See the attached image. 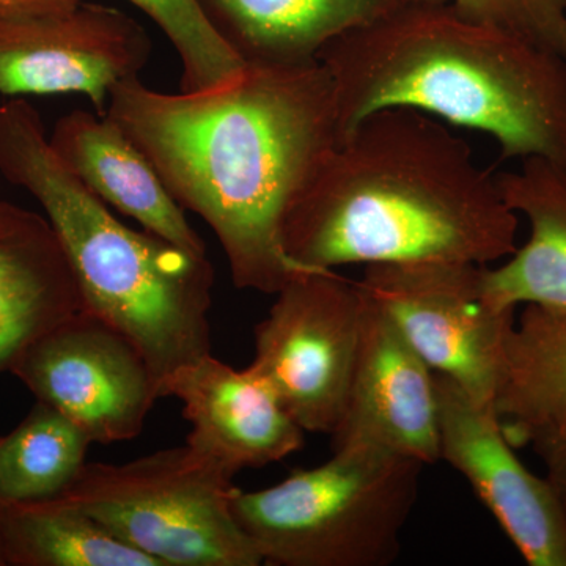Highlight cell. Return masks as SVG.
I'll list each match as a JSON object with an SVG mask.
<instances>
[{
  "mask_svg": "<svg viewBox=\"0 0 566 566\" xmlns=\"http://www.w3.org/2000/svg\"><path fill=\"white\" fill-rule=\"evenodd\" d=\"M233 476L188 444L125 464L85 463L61 497L159 566H259L233 515Z\"/></svg>",
  "mask_w": 566,
  "mask_h": 566,
  "instance_id": "obj_6",
  "label": "cell"
},
{
  "mask_svg": "<svg viewBox=\"0 0 566 566\" xmlns=\"http://www.w3.org/2000/svg\"><path fill=\"white\" fill-rule=\"evenodd\" d=\"M92 444L69 417L36 400L24 420L0 438V505L61 497L80 476Z\"/></svg>",
  "mask_w": 566,
  "mask_h": 566,
  "instance_id": "obj_20",
  "label": "cell"
},
{
  "mask_svg": "<svg viewBox=\"0 0 566 566\" xmlns=\"http://www.w3.org/2000/svg\"><path fill=\"white\" fill-rule=\"evenodd\" d=\"M10 374L99 444L137 438L159 398L139 349L85 308L33 342Z\"/></svg>",
  "mask_w": 566,
  "mask_h": 566,
  "instance_id": "obj_9",
  "label": "cell"
},
{
  "mask_svg": "<svg viewBox=\"0 0 566 566\" xmlns=\"http://www.w3.org/2000/svg\"><path fill=\"white\" fill-rule=\"evenodd\" d=\"M82 308L76 279L48 218L0 202V374Z\"/></svg>",
  "mask_w": 566,
  "mask_h": 566,
  "instance_id": "obj_15",
  "label": "cell"
},
{
  "mask_svg": "<svg viewBox=\"0 0 566 566\" xmlns=\"http://www.w3.org/2000/svg\"><path fill=\"white\" fill-rule=\"evenodd\" d=\"M255 326L249 365L305 433L333 434L352 378L365 296L335 270L296 275Z\"/></svg>",
  "mask_w": 566,
  "mask_h": 566,
  "instance_id": "obj_7",
  "label": "cell"
},
{
  "mask_svg": "<svg viewBox=\"0 0 566 566\" xmlns=\"http://www.w3.org/2000/svg\"><path fill=\"white\" fill-rule=\"evenodd\" d=\"M50 144L103 202L139 222L147 232L193 255H207L202 238L150 159L106 114L76 109L62 115Z\"/></svg>",
  "mask_w": 566,
  "mask_h": 566,
  "instance_id": "obj_14",
  "label": "cell"
},
{
  "mask_svg": "<svg viewBox=\"0 0 566 566\" xmlns=\"http://www.w3.org/2000/svg\"><path fill=\"white\" fill-rule=\"evenodd\" d=\"M513 447L566 436V307L526 304L506 337L493 400Z\"/></svg>",
  "mask_w": 566,
  "mask_h": 566,
  "instance_id": "obj_18",
  "label": "cell"
},
{
  "mask_svg": "<svg viewBox=\"0 0 566 566\" xmlns=\"http://www.w3.org/2000/svg\"><path fill=\"white\" fill-rule=\"evenodd\" d=\"M164 33L181 62V92L211 91L232 82L245 63L229 46L199 0H128Z\"/></svg>",
  "mask_w": 566,
  "mask_h": 566,
  "instance_id": "obj_21",
  "label": "cell"
},
{
  "mask_svg": "<svg viewBox=\"0 0 566 566\" xmlns=\"http://www.w3.org/2000/svg\"><path fill=\"white\" fill-rule=\"evenodd\" d=\"M439 460L468 480L531 566H566V506L510 444L494 405L434 374Z\"/></svg>",
  "mask_w": 566,
  "mask_h": 566,
  "instance_id": "obj_11",
  "label": "cell"
},
{
  "mask_svg": "<svg viewBox=\"0 0 566 566\" xmlns=\"http://www.w3.org/2000/svg\"><path fill=\"white\" fill-rule=\"evenodd\" d=\"M411 0H199L212 28L245 65L319 62L327 44Z\"/></svg>",
  "mask_w": 566,
  "mask_h": 566,
  "instance_id": "obj_16",
  "label": "cell"
},
{
  "mask_svg": "<svg viewBox=\"0 0 566 566\" xmlns=\"http://www.w3.org/2000/svg\"><path fill=\"white\" fill-rule=\"evenodd\" d=\"M192 424L186 444L230 476L303 449L305 431L251 367L237 370L212 354L181 365L159 386Z\"/></svg>",
  "mask_w": 566,
  "mask_h": 566,
  "instance_id": "obj_13",
  "label": "cell"
},
{
  "mask_svg": "<svg viewBox=\"0 0 566 566\" xmlns=\"http://www.w3.org/2000/svg\"><path fill=\"white\" fill-rule=\"evenodd\" d=\"M0 546L6 566H159L62 497L0 505Z\"/></svg>",
  "mask_w": 566,
  "mask_h": 566,
  "instance_id": "obj_19",
  "label": "cell"
},
{
  "mask_svg": "<svg viewBox=\"0 0 566 566\" xmlns=\"http://www.w3.org/2000/svg\"><path fill=\"white\" fill-rule=\"evenodd\" d=\"M423 463L371 447L334 450L232 509L264 565L387 566L419 497Z\"/></svg>",
  "mask_w": 566,
  "mask_h": 566,
  "instance_id": "obj_5",
  "label": "cell"
},
{
  "mask_svg": "<svg viewBox=\"0 0 566 566\" xmlns=\"http://www.w3.org/2000/svg\"><path fill=\"white\" fill-rule=\"evenodd\" d=\"M106 115L182 210L211 227L237 289L275 294L314 271L286 255L282 223L338 142L322 63L245 65L229 84L193 93L153 91L132 77L112 88Z\"/></svg>",
  "mask_w": 566,
  "mask_h": 566,
  "instance_id": "obj_1",
  "label": "cell"
},
{
  "mask_svg": "<svg viewBox=\"0 0 566 566\" xmlns=\"http://www.w3.org/2000/svg\"><path fill=\"white\" fill-rule=\"evenodd\" d=\"M82 0H0L2 9L25 11V13H48L73 9Z\"/></svg>",
  "mask_w": 566,
  "mask_h": 566,
  "instance_id": "obj_24",
  "label": "cell"
},
{
  "mask_svg": "<svg viewBox=\"0 0 566 566\" xmlns=\"http://www.w3.org/2000/svg\"><path fill=\"white\" fill-rule=\"evenodd\" d=\"M506 207L526 216L531 237L502 266L485 268L488 297L497 307H566V167L523 159L517 172L497 175Z\"/></svg>",
  "mask_w": 566,
  "mask_h": 566,
  "instance_id": "obj_17",
  "label": "cell"
},
{
  "mask_svg": "<svg viewBox=\"0 0 566 566\" xmlns=\"http://www.w3.org/2000/svg\"><path fill=\"white\" fill-rule=\"evenodd\" d=\"M534 450L546 465V479L566 506V436L556 441L536 446Z\"/></svg>",
  "mask_w": 566,
  "mask_h": 566,
  "instance_id": "obj_23",
  "label": "cell"
},
{
  "mask_svg": "<svg viewBox=\"0 0 566 566\" xmlns=\"http://www.w3.org/2000/svg\"><path fill=\"white\" fill-rule=\"evenodd\" d=\"M485 268L464 262L371 264L357 283L434 374L493 403L516 308L497 307L488 297Z\"/></svg>",
  "mask_w": 566,
  "mask_h": 566,
  "instance_id": "obj_8",
  "label": "cell"
},
{
  "mask_svg": "<svg viewBox=\"0 0 566 566\" xmlns=\"http://www.w3.org/2000/svg\"><path fill=\"white\" fill-rule=\"evenodd\" d=\"M364 296L352 378L340 419L331 434L333 450L371 447L424 465L438 463L434 371L390 316Z\"/></svg>",
  "mask_w": 566,
  "mask_h": 566,
  "instance_id": "obj_12",
  "label": "cell"
},
{
  "mask_svg": "<svg viewBox=\"0 0 566 566\" xmlns=\"http://www.w3.org/2000/svg\"><path fill=\"white\" fill-rule=\"evenodd\" d=\"M0 175L39 200L85 311L139 349L158 395L172 371L211 354L207 255L118 221L52 150L40 112L21 98L0 104Z\"/></svg>",
  "mask_w": 566,
  "mask_h": 566,
  "instance_id": "obj_4",
  "label": "cell"
},
{
  "mask_svg": "<svg viewBox=\"0 0 566 566\" xmlns=\"http://www.w3.org/2000/svg\"><path fill=\"white\" fill-rule=\"evenodd\" d=\"M517 214L463 137L409 107L368 115L324 156L282 223L305 270L488 264L516 251Z\"/></svg>",
  "mask_w": 566,
  "mask_h": 566,
  "instance_id": "obj_2",
  "label": "cell"
},
{
  "mask_svg": "<svg viewBox=\"0 0 566 566\" xmlns=\"http://www.w3.org/2000/svg\"><path fill=\"white\" fill-rule=\"evenodd\" d=\"M468 20L494 25L566 59V0H430Z\"/></svg>",
  "mask_w": 566,
  "mask_h": 566,
  "instance_id": "obj_22",
  "label": "cell"
},
{
  "mask_svg": "<svg viewBox=\"0 0 566 566\" xmlns=\"http://www.w3.org/2000/svg\"><path fill=\"white\" fill-rule=\"evenodd\" d=\"M0 566H6V564H3L2 546H0Z\"/></svg>",
  "mask_w": 566,
  "mask_h": 566,
  "instance_id": "obj_25",
  "label": "cell"
},
{
  "mask_svg": "<svg viewBox=\"0 0 566 566\" xmlns=\"http://www.w3.org/2000/svg\"><path fill=\"white\" fill-rule=\"evenodd\" d=\"M153 44L139 22L82 0L73 9L25 13L0 7V93L87 96L106 114L118 82L139 77Z\"/></svg>",
  "mask_w": 566,
  "mask_h": 566,
  "instance_id": "obj_10",
  "label": "cell"
},
{
  "mask_svg": "<svg viewBox=\"0 0 566 566\" xmlns=\"http://www.w3.org/2000/svg\"><path fill=\"white\" fill-rule=\"evenodd\" d=\"M338 140L375 112L409 107L490 134L505 158L566 167V59L523 36L411 0L324 48Z\"/></svg>",
  "mask_w": 566,
  "mask_h": 566,
  "instance_id": "obj_3",
  "label": "cell"
}]
</instances>
